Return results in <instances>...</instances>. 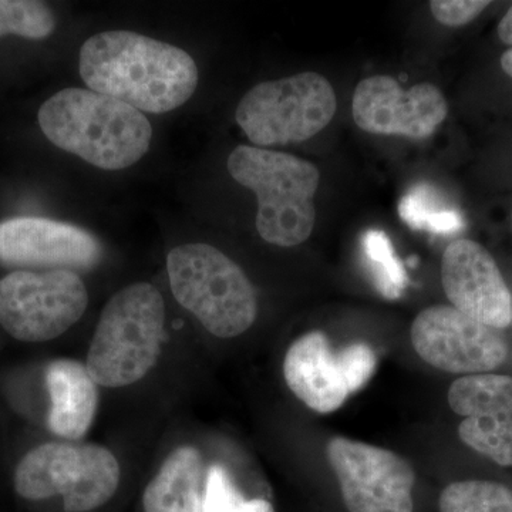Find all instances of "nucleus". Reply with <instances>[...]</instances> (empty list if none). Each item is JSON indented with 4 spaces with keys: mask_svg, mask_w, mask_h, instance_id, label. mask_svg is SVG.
I'll return each mask as SVG.
<instances>
[{
    "mask_svg": "<svg viewBox=\"0 0 512 512\" xmlns=\"http://www.w3.org/2000/svg\"><path fill=\"white\" fill-rule=\"evenodd\" d=\"M79 72L89 90L151 114L187 103L200 77L185 50L130 30H107L87 39Z\"/></svg>",
    "mask_w": 512,
    "mask_h": 512,
    "instance_id": "f257e3e1",
    "label": "nucleus"
},
{
    "mask_svg": "<svg viewBox=\"0 0 512 512\" xmlns=\"http://www.w3.org/2000/svg\"><path fill=\"white\" fill-rule=\"evenodd\" d=\"M37 119L50 143L107 171L138 163L153 138V127L140 110L77 87L50 97Z\"/></svg>",
    "mask_w": 512,
    "mask_h": 512,
    "instance_id": "f03ea898",
    "label": "nucleus"
},
{
    "mask_svg": "<svg viewBox=\"0 0 512 512\" xmlns=\"http://www.w3.org/2000/svg\"><path fill=\"white\" fill-rule=\"evenodd\" d=\"M165 301L156 286L136 282L104 306L86 367L94 382L123 389L144 379L157 366L165 339Z\"/></svg>",
    "mask_w": 512,
    "mask_h": 512,
    "instance_id": "7ed1b4c3",
    "label": "nucleus"
},
{
    "mask_svg": "<svg viewBox=\"0 0 512 512\" xmlns=\"http://www.w3.org/2000/svg\"><path fill=\"white\" fill-rule=\"evenodd\" d=\"M228 171L258 198L256 229L276 247L291 248L311 237L320 173L309 161L265 148L238 146Z\"/></svg>",
    "mask_w": 512,
    "mask_h": 512,
    "instance_id": "20e7f679",
    "label": "nucleus"
},
{
    "mask_svg": "<svg viewBox=\"0 0 512 512\" xmlns=\"http://www.w3.org/2000/svg\"><path fill=\"white\" fill-rule=\"evenodd\" d=\"M175 301L215 338H237L254 325L258 301L241 266L208 244H185L167 256Z\"/></svg>",
    "mask_w": 512,
    "mask_h": 512,
    "instance_id": "39448f33",
    "label": "nucleus"
},
{
    "mask_svg": "<svg viewBox=\"0 0 512 512\" xmlns=\"http://www.w3.org/2000/svg\"><path fill=\"white\" fill-rule=\"evenodd\" d=\"M121 467L109 448L80 441H49L20 460L15 490L29 501L62 495L67 512H90L119 490Z\"/></svg>",
    "mask_w": 512,
    "mask_h": 512,
    "instance_id": "423d86ee",
    "label": "nucleus"
},
{
    "mask_svg": "<svg viewBox=\"0 0 512 512\" xmlns=\"http://www.w3.org/2000/svg\"><path fill=\"white\" fill-rule=\"evenodd\" d=\"M336 109L338 100L328 79L306 72L256 84L239 101L235 119L256 146H286L316 136Z\"/></svg>",
    "mask_w": 512,
    "mask_h": 512,
    "instance_id": "0eeeda50",
    "label": "nucleus"
},
{
    "mask_svg": "<svg viewBox=\"0 0 512 512\" xmlns=\"http://www.w3.org/2000/svg\"><path fill=\"white\" fill-rule=\"evenodd\" d=\"M87 306L89 292L72 269L15 271L0 279V326L19 342L59 338Z\"/></svg>",
    "mask_w": 512,
    "mask_h": 512,
    "instance_id": "6e6552de",
    "label": "nucleus"
},
{
    "mask_svg": "<svg viewBox=\"0 0 512 512\" xmlns=\"http://www.w3.org/2000/svg\"><path fill=\"white\" fill-rule=\"evenodd\" d=\"M349 512H413V467L399 454L333 437L326 448Z\"/></svg>",
    "mask_w": 512,
    "mask_h": 512,
    "instance_id": "1a4fd4ad",
    "label": "nucleus"
},
{
    "mask_svg": "<svg viewBox=\"0 0 512 512\" xmlns=\"http://www.w3.org/2000/svg\"><path fill=\"white\" fill-rule=\"evenodd\" d=\"M412 343L417 355L447 373L480 375L505 362L508 346L497 329L485 326L453 306L424 309L414 319Z\"/></svg>",
    "mask_w": 512,
    "mask_h": 512,
    "instance_id": "9d476101",
    "label": "nucleus"
},
{
    "mask_svg": "<svg viewBox=\"0 0 512 512\" xmlns=\"http://www.w3.org/2000/svg\"><path fill=\"white\" fill-rule=\"evenodd\" d=\"M352 114L360 130L380 136L427 138L446 120L448 104L434 84L404 90L390 76L367 77L356 86Z\"/></svg>",
    "mask_w": 512,
    "mask_h": 512,
    "instance_id": "9b49d317",
    "label": "nucleus"
},
{
    "mask_svg": "<svg viewBox=\"0 0 512 512\" xmlns=\"http://www.w3.org/2000/svg\"><path fill=\"white\" fill-rule=\"evenodd\" d=\"M441 282L453 308L497 330L512 323V295L490 252L457 239L441 259Z\"/></svg>",
    "mask_w": 512,
    "mask_h": 512,
    "instance_id": "f8f14e48",
    "label": "nucleus"
},
{
    "mask_svg": "<svg viewBox=\"0 0 512 512\" xmlns=\"http://www.w3.org/2000/svg\"><path fill=\"white\" fill-rule=\"evenodd\" d=\"M103 248L99 239L64 222L46 218H13L0 222V261L15 266L53 269L92 268Z\"/></svg>",
    "mask_w": 512,
    "mask_h": 512,
    "instance_id": "ddd939ff",
    "label": "nucleus"
},
{
    "mask_svg": "<svg viewBox=\"0 0 512 512\" xmlns=\"http://www.w3.org/2000/svg\"><path fill=\"white\" fill-rule=\"evenodd\" d=\"M284 377L291 392L318 413L335 412L350 394L338 352L319 330L292 343L284 359Z\"/></svg>",
    "mask_w": 512,
    "mask_h": 512,
    "instance_id": "4468645a",
    "label": "nucleus"
},
{
    "mask_svg": "<svg viewBox=\"0 0 512 512\" xmlns=\"http://www.w3.org/2000/svg\"><path fill=\"white\" fill-rule=\"evenodd\" d=\"M50 409L47 426L64 441H80L92 429L99 410V384L86 363L56 359L46 369Z\"/></svg>",
    "mask_w": 512,
    "mask_h": 512,
    "instance_id": "2eb2a0df",
    "label": "nucleus"
},
{
    "mask_svg": "<svg viewBox=\"0 0 512 512\" xmlns=\"http://www.w3.org/2000/svg\"><path fill=\"white\" fill-rule=\"evenodd\" d=\"M204 467L197 447L175 448L144 490V512H201L207 480Z\"/></svg>",
    "mask_w": 512,
    "mask_h": 512,
    "instance_id": "dca6fc26",
    "label": "nucleus"
},
{
    "mask_svg": "<svg viewBox=\"0 0 512 512\" xmlns=\"http://www.w3.org/2000/svg\"><path fill=\"white\" fill-rule=\"evenodd\" d=\"M454 413L463 417L512 416V377L480 373L461 377L447 396Z\"/></svg>",
    "mask_w": 512,
    "mask_h": 512,
    "instance_id": "f3484780",
    "label": "nucleus"
},
{
    "mask_svg": "<svg viewBox=\"0 0 512 512\" xmlns=\"http://www.w3.org/2000/svg\"><path fill=\"white\" fill-rule=\"evenodd\" d=\"M458 436L466 446L498 466H512V416L466 417L458 427Z\"/></svg>",
    "mask_w": 512,
    "mask_h": 512,
    "instance_id": "a211bd4d",
    "label": "nucleus"
},
{
    "mask_svg": "<svg viewBox=\"0 0 512 512\" xmlns=\"http://www.w3.org/2000/svg\"><path fill=\"white\" fill-rule=\"evenodd\" d=\"M362 249L377 291L390 301L399 299L406 291L409 278L390 238L382 231L370 229L363 235Z\"/></svg>",
    "mask_w": 512,
    "mask_h": 512,
    "instance_id": "6ab92c4d",
    "label": "nucleus"
},
{
    "mask_svg": "<svg viewBox=\"0 0 512 512\" xmlns=\"http://www.w3.org/2000/svg\"><path fill=\"white\" fill-rule=\"evenodd\" d=\"M440 512H512V490L493 481H457L444 488Z\"/></svg>",
    "mask_w": 512,
    "mask_h": 512,
    "instance_id": "aec40b11",
    "label": "nucleus"
},
{
    "mask_svg": "<svg viewBox=\"0 0 512 512\" xmlns=\"http://www.w3.org/2000/svg\"><path fill=\"white\" fill-rule=\"evenodd\" d=\"M399 214L407 225L431 234L451 235L463 228V218L457 211L440 204L436 192L427 185H417L399 205Z\"/></svg>",
    "mask_w": 512,
    "mask_h": 512,
    "instance_id": "412c9836",
    "label": "nucleus"
},
{
    "mask_svg": "<svg viewBox=\"0 0 512 512\" xmlns=\"http://www.w3.org/2000/svg\"><path fill=\"white\" fill-rule=\"evenodd\" d=\"M56 28L53 10L36 0H0V37L46 39Z\"/></svg>",
    "mask_w": 512,
    "mask_h": 512,
    "instance_id": "4be33fe9",
    "label": "nucleus"
},
{
    "mask_svg": "<svg viewBox=\"0 0 512 512\" xmlns=\"http://www.w3.org/2000/svg\"><path fill=\"white\" fill-rule=\"evenodd\" d=\"M201 512H275L269 501L248 500L232 483L224 467L214 464L208 468Z\"/></svg>",
    "mask_w": 512,
    "mask_h": 512,
    "instance_id": "5701e85b",
    "label": "nucleus"
},
{
    "mask_svg": "<svg viewBox=\"0 0 512 512\" xmlns=\"http://www.w3.org/2000/svg\"><path fill=\"white\" fill-rule=\"evenodd\" d=\"M338 360L350 394L363 389L370 377L375 375L376 353L366 343H353L339 350Z\"/></svg>",
    "mask_w": 512,
    "mask_h": 512,
    "instance_id": "b1692460",
    "label": "nucleus"
},
{
    "mask_svg": "<svg viewBox=\"0 0 512 512\" xmlns=\"http://www.w3.org/2000/svg\"><path fill=\"white\" fill-rule=\"evenodd\" d=\"M487 6L488 0H433L430 10L441 25L458 28L476 19Z\"/></svg>",
    "mask_w": 512,
    "mask_h": 512,
    "instance_id": "393cba45",
    "label": "nucleus"
},
{
    "mask_svg": "<svg viewBox=\"0 0 512 512\" xmlns=\"http://www.w3.org/2000/svg\"><path fill=\"white\" fill-rule=\"evenodd\" d=\"M498 37L504 45L511 46L512 49V6L505 13L504 18L498 23Z\"/></svg>",
    "mask_w": 512,
    "mask_h": 512,
    "instance_id": "a878e982",
    "label": "nucleus"
},
{
    "mask_svg": "<svg viewBox=\"0 0 512 512\" xmlns=\"http://www.w3.org/2000/svg\"><path fill=\"white\" fill-rule=\"evenodd\" d=\"M501 67L505 73L512 79V49L507 50L503 56H501Z\"/></svg>",
    "mask_w": 512,
    "mask_h": 512,
    "instance_id": "bb28decb",
    "label": "nucleus"
}]
</instances>
